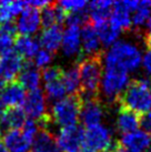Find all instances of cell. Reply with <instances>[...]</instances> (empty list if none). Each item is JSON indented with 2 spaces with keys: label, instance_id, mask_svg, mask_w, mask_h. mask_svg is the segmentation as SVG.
Returning a JSON list of instances; mask_svg holds the SVG:
<instances>
[{
  "label": "cell",
  "instance_id": "6da1fadb",
  "mask_svg": "<svg viewBox=\"0 0 151 152\" xmlns=\"http://www.w3.org/2000/svg\"><path fill=\"white\" fill-rule=\"evenodd\" d=\"M136 113H147L151 110V78L133 79L117 100Z\"/></svg>",
  "mask_w": 151,
  "mask_h": 152
},
{
  "label": "cell",
  "instance_id": "7a4b0ae2",
  "mask_svg": "<svg viewBox=\"0 0 151 152\" xmlns=\"http://www.w3.org/2000/svg\"><path fill=\"white\" fill-rule=\"evenodd\" d=\"M142 62L141 51L128 41H117L106 53V67L116 68L126 72L137 70Z\"/></svg>",
  "mask_w": 151,
  "mask_h": 152
},
{
  "label": "cell",
  "instance_id": "3957f363",
  "mask_svg": "<svg viewBox=\"0 0 151 152\" xmlns=\"http://www.w3.org/2000/svg\"><path fill=\"white\" fill-rule=\"evenodd\" d=\"M102 53L92 57H87L78 64L80 75L81 97H99L101 78H102Z\"/></svg>",
  "mask_w": 151,
  "mask_h": 152
},
{
  "label": "cell",
  "instance_id": "277c9868",
  "mask_svg": "<svg viewBox=\"0 0 151 152\" xmlns=\"http://www.w3.org/2000/svg\"><path fill=\"white\" fill-rule=\"evenodd\" d=\"M82 106L81 94L69 96L54 103L51 109V120L62 128L77 126Z\"/></svg>",
  "mask_w": 151,
  "mask_h": 152
},
{
  "label": "cell",
  "instance_id": "5b68a950",
  "mask_svg": "<svg viewBox=\"0 0 151 152\" xmlns=\"http://www.w3.org/2000/svg\"><path fill=\"white\" fill-rule=\"evenodd\" d=\"M129 85V75L128 72L116 69L107 68L101 78V91L105 99L109 101L117 102L119 97Z\"/></svg>",
  "mask_w": 151,
  "mask_h": 152
},
{
  "label": "cell",
  "instance_id": "8992f818",
  "mask_svg": "<svg viewBox=\"0 0 151 152\" xmlns=\"http://www.w3.org/2000/svg\"><path fill=\"white\" fill-rule=\"evenodd\" d=\"M116 143H113L111 131L102 124L87 128L84 131V151L86 152H110Z\"/></svg>",
  "mask_w": 151,
  "mask_h": 152
},
{
  "label": "cell",
  "instance_id": "52a82bcc",
  "mask_svg": "<svg viewBox=\"0 0 151 152\" xmlns=\"http://www.w3.org/2000/svg\"><path fill=\"white\" fill-rule=\"evenodd\" d=\"M23 111L31 120L40 122L52 121L50 114L47 112V98L40 89L30 91L26 97Z\"/></svg>",
  "mask_w": 151,
  "mask_h": 152
},
{
  "label": "cell",
  "instance_id": "ba28073f",
  "mask_svg": "<svg viewBox=\"0 0 151 152\" xmlns=\"http://www.w3.org/2000/svg\"><path fill=\"white\" fill-rule=\"evenodd\" d=\"M57 143L62 152H82L84 131L79 126L62 128L57 137Z\"/></svg>",
  "mask_w": 151,
  "mask_h": 152
},
{
  "label": "cell",
  "instance_id": "9c48e42d",
  "mask_svg": "<svg viewBox=\"0 0 151 152\" xmlns=\"http://www.w3.org/2000/svg\"><path fill=\"white\" fill-rule=\"evenodd\" d=\"M139 1H117L113 2L110 21L120 31H129L132 27L131 12L137 9Z\"/></svg>",
  "mask_w": 151,
  "mask_h": 152
},
{
  "label": "cell",
  "instance_id": "30bf717a",
  "mask_svg": "<svg viewBox=\"0 0 151 152\" xmlns=\"http://www.w3.org/2000/svg\"><path fill=\"white\" fill-rule=\"evenodd\" d=\"M25 66L23 58L18 52L10 50L0 55V78L4 82H12Z\"/></svg>",
  "mask_w": 151,
  "mask_h": 152
},
{
  "label": "cell",
  "instance_id": "8fae6325",
  "mask_svg": "<svg viewBox=\"0 0 151 152\" xmlns=\"http://www.w3.org/2000/svg\"><path fill=\"white\" fill-rule=\"evenodd\" d=\"M82 98V106L80 111V119L84 127L91 128L100 124L105 115L103 107L101 104L100 98Z\"/></svg>",
  "mask_w": 151,
  "mask_h": 152
},
{
  "label": "cell",
  "instance_id": "7c38bea8",
  "mask_svg": "<svg viewBox=\"0 0 151 152\" xmlns=\"http://www.w3.org/2000/svg\"><path fill=\"white\" fill-rule=\"evenodd\" d=\"M41 25V17L38 9L26 7L18 18L16 28L20 36H31L36 34Z\"/></svg>",
  "mask_w": 151,
  "mask_h": 152
},
{
  "label": "cell",
  "instance_id": "4fadbf2b",
  "mask_svg": "<svg viewBox=\"0 0 151 152\" xmlns=\"http://www.w3.org/2000/svg\"><path fill=\"white\" fill-rule=\"evenodd\" d=\"M119 144L129 152H146L151 148V135L143 130L133 131L122 135Z\"/></svg>",
  "mask_w": 151,
  "mask_h": 152
},
{
  "label": "cell",
  "instance_id": "5bb4252c",
  "mask_svg": "<svg viewBox=\"0 0 151 152\" xmlns=\"http://www.w3.org/2000/svg\"><path fill=\"white\" fill-rule=\"evenodd\" d=\"M26 89L18 82H8L0 94V104L9 108H20L26 100Z\"/></svg>",
  "mask_w": 151,
  "mask_h": 152
},
{
  "label": "cell",
  "instance_id": "9a60e30c",
  "mask_svg": "<svg viewBox=\"0 0 151 152\" xmlns=\"http://www.w3.org/2000/svg\"><path fill=\"white\" fill-rule=\"evenodd\" d=\"M81 30L79 27L69 26L63 31L61 49L63 55L68 58L78 57L81 52Z\"/></svg>",
  "mask_w": 151,
  "mask_h": 152
},
{
  "label": "cell",
  "instance_id": "2e32d148",
  "mask_svg": "<svg viewBox=\"0 0 151 152\" xmlns=\"http://www.w3.org/2000/svg\"><path fill=\"white\" fill-rule=\"evenodd\" d=\"M2 141L9 152H29L34 142V140L30 139L22 129L6 132Z\"/></svg>",
  "mask_w": 151,
  "mask_h": 152
},
{
  "label": "cell",
  "instance_id": "e0dca14e",
  "mask_svg": "<svg viewBox=\"0 0 151 152\" xmlns=\"http://www.w3.org/2000/svg\"><path fill=\"white\" fill-rule=\"evenodd\" d=\"M27 121L23 109L21 108H9L4 110L0 120V133L8 132L11 130L22 129Z\"/></svg>",
  "mask_w": 151,
  "mask_h": 152
},
{
  "label": "cell",
  "instance_id": "ac0fdd59",
  "mask_svg": "<svg viewBox=\"0 0 151 152\" xmlns=\"http://www.w3.org/2000/svg\"><path fill=\"white\" fill-rule=\"evenodd\" d=\"M118 108V114H117V128L121 133H130L133 131L138 130L140 126V118L141 115L136 113L133 111L129 110L125 106H122L120 103Z\"/></svg>",
  "mask_w": 151,
  "mask_h": 152
},
{
  "label": "cell",
  "instance_id": "d6986e66",
  "mask_svg": "<svg viewBox=\"0 0 151 152\" xmlns=\"http://www.w3.org/2000/svg\"><path fill=\"white\" fill-rule=\"evenodd\" d=\"M81 45L84 53L88 57L101 55V41L91 22L86 23L81 30Z\"/></svg>",
  "mask_w": 151,
  "mask_h": 152
},
{
  "label": "cell",
  "instance_id": "ffe728a7",
  "mask_svg": "<svg viewBox=\"0 0 151 152\" xmlns=\"http://www.w3.org/2000/svg\"><path fill=\"white\" fill-rule=\"evenodd\" d=\"M29 152H61L54 134L46 128H39Z\"/></svg>",
  "mask_w": 151,
  "mask_h": 152
},
{
  "label": "cell",
  "instance_id": "44dd1931",
  "mask_svg": "<svg viewBox=\"0 0 151 152\" xmlns=\"http://www.w3.org/2000/svg\"><path fill=\"white\" fill-rule=\"evenodd\" d=\"M62 37V27H60V25L52 26V27L46 28L42 31L40 34L39 43L45 48V50L49 51L51 53H55L61 46Z\"/></svg>",
  "mask_w": 151,
  "mask_h": 152
},
{
  "label": "cell",
  "instance_id": "7402d4cb",
  "mask_svg": "<svg viewBox=\"0 0 151 152\" xmlns=\"http://www.w3.org/2000/svg\"><path fill=\"white\" fill-rule=\"evenodd\" d=\"M40 79H41V75L37 67H34V64L29 62H27L23 66L22 70L18 76V82L25 89H28L29 91L39 89Z\"/></svg>",
  "mask_w": 151,
  "mask_h": 152
},
{
  "label": "cell",
  "instance_id": "603a6c76",
  "mask_svg": "<svg viewBox=\"0 0 151 152\" xmlns=\"http://www.w3.org/2000/svg\"><path fill=\"white\" fill-rule=\"evenodd\" d=\"M113 2L109 0H98L89 4V18L92 25L106 21L111 16Z\"/></svg>",
  "mask_w": 151,
  "mask_h": 152
},
{
  "label": "cell",
  "instance_id": "cb8c5ba5",
  "mask_svg": "<svg viewBox=\"0 0 151 152\" xmlns=\"http://www.w3.org/2000/svg\"><path fill=\"white\" fill-rule=\"evenodd\" d=\"M39 41L30 36H18L15 39V47L19 55L25 59H32L39 52Z\"/></svg>",
  "mask_w": 151,
  "mask_h": 152
},
{
  "label": "cell",
  "instance_id": "d4e9b609",
  "mask_svg": "<svg viewBox=\"0 0 151 152\" xmlns=\"http://www.w3.org/2000/svg\"><path fill=\"white\" fill-rule=\"evenodd\" d=\"M93 27L103 46L110 47L117 42L119 34H120V30L117 27H114L111 23V21L106 20L102 22H98V23H95Z\"/></svg>",
  "mask_w": 151,
  "mask_h": 152
},
{
  "label": "cell",
  "instance_id": "484cf974",
  "mask_svg": "<svg viewBox=\"0 0 151 152\" xmlns=\"http://www.w3.org/2000/svg\"><path fill=\"white\" fill-rule=\"evenodd\" d=\"M27 7L26 1H0V26L11 22L13 17L22 12Z\"/></svg>",
  "mask_w": 151,
  "mask_h": 152
},
{
  "label": "cell",
  "instance_id": "4316f807",
  "mask_svg": "<svg viewBox=\"0 0 151 152\" xmlns=\"http://www.w3.org/2000/svg\"><path fill=\"white\" fill-rule=\"evenodd\" d=\"M16 34L17 28L12 22H7L0 26V55L12 50Z\"/></svg>",
  "mask_w": 151,
  "mask_h": 152
},
{
  "label": "cell",
  "instance_id": "83f0119b",
  "mask_svg": "<svg viewBox=\"0 0 151 152\" xmlns=\"http://www.w3.org/2000/svg\"><path fill=\"white\" fill-rule=\"evenodd\" d=\"M63 85L66 87L67 93L70 96L81 94V88H80V75L78 66L69 68L68 70L63 72L62 77Z\"/></svg>",
  "mask_w": 151,
  "mask_h": 152
},
{
  "label": "cell",
  "instance_id": "f1b7e54d",
  "mask_svg": "<svg viewBox=\"0 0 151 152\" xmlns=\"http://www.w3.org/2000/svg\"><path fill=\"white\" fill-rule=\"evenodd\" d=\"M67 94L62 79L45 83V96L50 101H60Z\"/></svg>",
  "mask_w": 151,
  "mask_h": 152
},
{
  "label": "cell",
  "instance_id": "f546056e",
  "mask_svg": "<svg viewBox=\"0 0 151 152\" xmlns=\"http://www.w3.org/2000/svg\"><path fill=\"white\" fill-rule=\"evenodd\" d=\"M151 16V1H139L137 9L132 15V25L136 28H140L141 26L147 23Z\"/></svg>",
  "mask_w": 151,
  "mask_h": 152
},
{
  "label": "cell",
  "instance_id": "4dcf8cb0",
  "mask_svg": "<svg viewBox=\"0 0 151 152\" xmlns=\"http://www.w3.org/2000/svg\"><path fill=\"white\" fill-rule=\"evenodd\" d=\"M63 72H65V70L61 67H59V66H52V67L45 68L41 73V77L42 79H43V81H45V83H48V82H51V81L62 79Z\"/></svg>",
  "mask_w": 151,
  "mask_h": 152
},
{
  "label": "cell",
  "instance_id": "1f68e13d",
  "mask_svg": "<svg viewBox=\"0 0 151 152\" xmlns=\"http://www.w3.org/2000/svg\"><path fill=\"white\" fill-rule=\"evenodd\" d=\"M58 4L61 7V9H62L65 12L67 13V15H69V13L84 10V8L88 4V2L84 1V0H68V1L58 2Z\"/></svg>",
  "mask_w": 151,
  "mask_h": 152
},
{
  "label": "cell",
  "instance_id": "d6a6232c",
  "mask_svg": "<svg viewBox=\"0 0 151 152\" xmlns=\"http://www.w3.org/2000/svg\"><path fill=\"white\" fill-rule=\"evenodd\" d=\"M89 13L86 12L84 10L82 11H77V12H72L67 15V19L66 21L69 26H73V27H79L80 26H84L86 23L89 22Z\"/></svg>",
  "mask_w": 151,
  "mask_h": 152
},
{
  "label": "cell",
  "instance_id": "836d02e7",
  "mask_svg": "<svg viewBox=\"0 0 151 152\" xmlns=\"http://www.w3.org/2000/svg\"><path fill=\"white\" fill-rule=\"evenodd\" d=\"M52 58H54V53H51L45 49L39 50V52L34 57V64H36V67L45 69L48 67V64H50Z\"/></svg>",
  "mask_w": 151,
  "mask_h": 152
},
{
  "label": "cell",
  "instance_id": "e575fe53",
  "mask_svg": "<svg viewBox=\"0 0 151 152\" xmlns=\"http://www.w3.org/2000/svg\"><path fill=\"white\" fill-rule=\"evenodd\" d=\"M140 126L142 127L143 131L148 132L149 134L151 133V111L147 112L141 115L140 118Z\"/></svg>",
  "mask_w": 151,
  "mask_h": 152
},
{
  "label": "cell",
  "instance_id": "d590c367",
  "mask_svg": "<svg viewBox=\"0 0 151 152\" xmlns=\"http://www.w3.org/2000/svg\"><path fill=\"white\" fill-rule=\"evenodd\" d=\"M142 66H143V69L146 70V72H147L149 76H151V49H148L146 55L143 56Z\"/></svg>",
  "mask_w": 151,
  "mask_h": 152
},
{
  "label": "cell",
  "instance_id": "8d00e7d4",
  "mask_svg": "<svg viewBox=\"0 0 151 152\" xmlns=\"http://www.w3.org/2000/svg\"><path fill=\"white\" fill-rule=\"evenodd\" d=\"M122 150H123V148L119 144V142H117L116 145H114V148H113L110 152H122Z\"/></svg>",
  "mask_w": 151,
  "mask_h": 152
},
{
  "label": "cell",
  "instance_id": "74e56055",
  "mask_svg": "<svg viewBox=\"0 0 151 152\" xmlns=\"http://www.w3.org/2000/svg\"><path fill=\"white\" fill-rule=\"evenodd\" d=\"M0 152H9L7 147H6V144L4 143V141L0 139Z\"/></svg>",
  "mask_w": 151,
  "mask_h": 152
},
{
  "label": "cell",
  "instance_id": "f35d334b",
  "mask_svg": "<svg viewBox=\"0 0 151 152\" xmlns=\"http://www.w3.org/2000/svg\"><path fill=\"white\" fill-rule=\"evenodd\" d=\"M4 81L0 78V94H1L2 90H4Z\"/></svg>",
  "mask_w": 151,
  "mask_h": 152
},
{
  "label": "cell",
  "instance_id": "ab89813d",
  "mask_svg": "<svg viewBox=\"0 0 151 152\" xmlns=\"http://www.w3.org/2000/svg\"><path fill=\"white\" fill-rule=\"evenodd\" d=\"M2 113H4V111H2V106L0 104V120H1V117H2Z\"/></svg>",
  "mask_w": 151,
  "mask_h": 152
},
{
  "label": "cell",
  "instance_id": "60d3db41",
  "mask_svg": "<svg viewBox=\"0 0 151 152\" xmlns=\"http://www.w3.org/2000/svg\"><path fill=\"white\" fill-rule=\"evenodd\" d=\"M122 152H129V151H127V150H125V149H123V150H122Z\"/></svg>",
  "mask_w": 151,
  "mask_h": 152
},
{
  "label": "cell",
  "instance_id": "b9f144b4",
  "mask_svg": "<svg viewBox=\"0 0 151 152\" xmlns=\"http://www.w3.org/2000/svg\"><path fill=\"white\" fill-rule=\"evenodd\" d=\"M82 152H86V151H82Z\"/></svg>",
  "mask_w": 151,
  "mask_h": 152
}]
</instances>
